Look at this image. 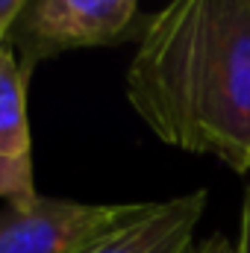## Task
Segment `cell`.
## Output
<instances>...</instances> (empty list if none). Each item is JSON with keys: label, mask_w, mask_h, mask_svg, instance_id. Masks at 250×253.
Returning a JSON list of instances; mask_svg holds the SVG:
<instances>
[{"label": "cell", "mask_w": 250, "mask_h": 253, "mask_svg": "<svg viewBox=\"0 0 250 253\" xmlns=\"http://www.w3.org/2000/svg\"><path fill=\"white\" fill-rule=\"evenodd\" d=\"M126 100L165 144L250 174V0H171L147 18Z\"/></svg>", "instance_id": "obj_1"}, {"label": "cell", "mask_w": 250, "mask_h": 253, "mask_svg": "<svg viewBox=\"0 0 250 253\" xmlns=\"http://www.w3.org/2000/svg\"><path fill=\"white\" fill-rule=\"evenodd\" d=\"M138 0H27L6 44L30 77L44 59L80 47H109L132 36Z\"/></svg>", "instance_id": "obj_2"}, {"label": "cell", "mask_w": 250, "mask_h": 253, "mask_svg": "<svg viewBox=\"0 0 250 253\" xmlns=\"http://www.w3.org/2000/svg\"><path fill=\"white\" fill-rule=\"evenodd\" d=\"M147 203H77L30 197L0 209V253H83L141 218Z\"/></svg>", "instance_id": "obj_3"}, {"label": "cell", "mask_w": 250, "mask_h": 253, "mask_svg": "<svg viewBox=\"0 0 250 253\" xmlns=\"http://www.w3.org/2000/svg\"><path fill=\"white\" fill-rule=\"evenodd\" d=\"M27 80L18 53L9 44H0V197L6 203L36 197Z\"/></svg>", "instance_id": "obj_4"}, {"label": "cell", "mask_w": 250, "mask_h": 253, "mask_svg": "<svg viewBox=\"0 0 250 253\" xmlns=\"http://www.w3.org/2000/svg\"><path fill=\"white\" fill-rule=\"evenodd\" d=\"M206 209V191L153 203L141 218L109 233L83 253H186L194 242V227Z\"/></svg>", "instance_id": "obj_5"}, {"label": "cell", "mask_w": 250, "mask_h": 253, "mask_svg": "<svg viewBox=\"0 0 250 253\" xmlns=\"http://www.w3.org/2000/svg\"><path fill=\"white\" fill-rule=\"evenodd\" d=\"M24 6H27V0H0V44H6V36Z\"/></svg>", "instance_id": "obj_6"}, {"label": "cell", "mask_w": 250, "mask_h": 253, "mask_svg": "<svg viewBox=\"0 0 250 253\" xmlns=\"http://www.w3.org/2000/svg\"><path fill=\"white\" fill-rule=\"evenodd\" d=\"M186 253H239V245H233V242L224 239V236H209V239L191 245Z\"/></svg>", "instance_id": "obj_7"}, {"label": "cell", "mask_w": 250, "mask_h": 253, "mask_svg": "<svg viewBox=\"0 0 250 253\" xmlns=\"http://www.w3.org/2000/svg\"><path fill=\"white\" fill-rule=\"evenodd\" d=\"M239 253H250V186L245 191V206H242V239H239Z\"/></svg>", "instance_id": "obj_8"}]
</instances>
